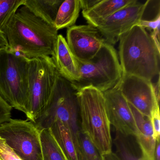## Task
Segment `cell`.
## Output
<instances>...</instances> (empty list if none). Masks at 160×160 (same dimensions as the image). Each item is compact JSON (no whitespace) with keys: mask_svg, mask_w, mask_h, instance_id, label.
Masks as SVG:
<instances>
[{"mask_svg":"<svg viewBox=\"0 0 160 160\" xmlns=\"http://www.w3.org/2000/svg\"><path fill=\"white\" fill-rule=\"evenodd\" d=\"M2 32L11 51L29 59L54 55L58 31L24 5L18 10Z\"/></svg>","mask_w":160,"mask_h":160,"instance_id":"1","label":"cell"},{"mask_svg":"<svg viewBox=\"0 0 160 160\" xmlns=\"http://www.w3.org/2000/svg\"><path fill=\"white\" fill-rule=\"evenodd\" d=\"M119 42L122 75L150 81L160 75V46L146 29L136 25L122 34Z\"/></svg>","mask_w":160,"mask_h":160,"instance_id":"2","label":"cell"},{"mask_svg":"<svg viewBox=\"0 0 160 160\" xmlns=\"http://www.w3.org/2000/svg\"><path fill=\"white\" fill-rule=\"evenodd\" d=\"M80 132L89 138L101 155L112 152L111 124L103 93L92 87L78 91Z\"/></svg>","mask_w":160,"mask_h":160,"instance_id":"3","label":"cell"},{"mask_svg":"<svg viewBox=\"0 0 160 160\" xmlns=\"http://www.w3.org/2000/svg\"><path fill=\"white\" fill-rule=\"evenodd\" d=\"M77 93L72 83L60 75L48 103L33 123L41 132L49 129L56 122H61L70 130L79 151L80 130Z\"/></svg>","mask_w":160,"mask_h":160,"instance_id":"4","label":"cell"},{"mask_svg":"<svg viewBox=\"0 0 160 160\" xmlns=\"http://www.w3.org/2000/svg\"><path fill=\"white\" fill-rule=\"evenodd\" d=\"M75 59L79 77L77 81L71 83L78 91L92 87L105 92L114 88L122 76L117 51L107 43L89 61L82 62Z\"/></svg>","mask_w":160,"mask_h":160,"instance_id":"5","label":"cell"},{"mask_svg":"<svg viewBox=\"0 0 160 160\" xmlns=\"http://www.w3.org/2000/svg\"><path fill=\"white\" fill-rule=\"evenodd\" d=\"M29 60L9 49L0 50V95L12 108L25 114Z\"/></svg>","mask_w":160,"mask_h":160,"instance_id":"6","label":"cell"},{"mask_svg":"<svg viewBox=\"0 0 160 160\" xmlns=\"http://www.w3.org/2000/svg\"><path fill=\"white\" fill-rule=\"evenodd\" d=\"M60 74L51 57L29 60L28 101L26 115L33 122L45 108Z\"/></svg>","mask_w":160,"mask_h":160,"instance_id":"7","label":"cell"},{"mask_svg":"<svg viewBox=\"0 0 160 160\" xmlns=\"http://www.w3.org/2000/svg\"><path fill=\"white\" fill-rule=\"evenodd\" d=\"M40 132L30 121L12 118L0 124V137L22 160H43Z\"/></svg>","mask_w":160,"mask_h":160,"instance_id":"8","label":"cell"},{"mask_svg":"<svg viewBox=\"0 0 160 160\" xmlns=\"http://www.w3.org/2000/svg\"><path fill=\"white\" fill-rule=\"evenodd\" d=\"M116 86L128 102L144 116L150 118L152 111L159 108L152 81L134 76L122 75Z\"/></svg>","mask_w":160,"mask_h":160,"instance_id":"9","label":"cell"},{"mask_svg":"<svg viewBox=\"0 0 160 160\" xmlns=\"http://www.w3.org/2000/svg\"><path fill=\"white\" fill-rule=\"evenodd\" d=\"M148 2L141 3L137 1L99 23L96 28L106 43L113 46L119 41L122 34L137 25L143 18Z\"/></svg>","mask_w":160,"mask_h":160,"instance_id":"10","label":"cell"},{"mask_svg":"<svg viewBox=\"0 0 160 160\" xmlns=\"http://www.w3.org/2000/svg\"><path fill=\"white\" fill-rule=\"evenodd\" d=\"M66 40L75 58L82 62L93 58L106 43L99 30L90 24L68 28Z\"/></svg>","mask_w":160,"mask_h":160,"instance_id":"11","label":"cell"},{"mask_svg":"<svg viewBox=\"0 0 160 160\" xmlns=\"http://www.w3.org/2000/svg\"><path fill=\"white\" fill-rule=\"evenodd\" d=\"M110 124L125 136H135L136 125L130 104L117 86L103 92Z\"/></svg>","mask_w":160,"mask_h":160,"instance_id":"12","label":"cell"},{"mask_svg":"<svg viewBox=\"0 0 160 160\" xmlns=\"http://www.w3.org/2000/svg\"><path fill=\"white\" fill-rule=\"evenodd\" d=\"M129 104L136 125L137 132L135 136L141 150V157L144 160H154L156 141L150 118L144 116Z\"/></svg>","mask_w":160,"mask_h":160,"instance_id":"13","label":"cell"},{"mask_svg":"<svg viewBox=\"0 0 160 160\" xmlns=\"http://www.w3.org/2000/svg\"><path fill=\"white\" fill-rule=\"evenodd\" d=\"M60 75L71 82L79 79V73L73 55L66 39L58 34L54 55L51 57Z\"/></svg>","mask_w":160,"mask_h":160,"instance_id":"14","label":"cell"},{"mask_svg":"<svg viewBox=\"0 0 160 160\" xmlns=\"http://www.w3.org/2000/svg\"><path fill=\"white\" fill-rule=\"evenodd\" d=\"M136 2L137 0H101L93 8L88 11H82V15L88 24L96 28L106 18Z\"/></svg>","mask_w":160,"mask_h":160,"instance_id":"15","label":"cell"},{"mask_svg":"<svg viewBox=\"0 0 160 160\" xmlns=\"http://www.w3.org/2000/svg\"><path fill=\"white\" fill-rule=\"evenodd\" d=\"M67 160H80L79 151L69 129L60 121L54 122L49 128Z\"/></svg>","mask_w":160,"mask_h":160,"instance_id":"16","label":"cell"},{"mask_svg":"<svg viewBox=\"0 0 160 160\" xmlns=\"http://www.w3.org/2000/svg\"><path fill=\"white\" fill-rule=\"evenodd\" d=\"M64 0H25L24 6L35 15L54 26L58 11Z\"/></svg>","mask_w":160,"mask_h":160,"instance_id":"17","label":"cell"},{"mask_svg":"<svg viewBox=\"0 0 160 160\" xmlns=\"http://www.w3.org/2000/svg\"><path fill=\"white\" fill-rule=\"evenodd\" d=\"M81 9L80 0H64L58 11L54 24L57 30L74 26Z\"/></svg>","mask_w":160,"mask_h":160,"instance_id":"18","label":"cell"},{"mask_svg":"<svg viewBox=\"0 0 160 160\" xmlns=\"http://www.w3.org/2000/svg\"><path fill=\"white\" fill-rule=\"evenodd\" d=\"M43 160H67L50 129H43L40 132Z\"/></svg>","mask_w":160,"mask_h":160,"instance_id":"19","label":"cell"},{"mask_svg":"<svg viewBox=\"0 0 160 160\" xmlns=\"http://www.w3.org/2000/svg\"><path fill=\"white\" fill-rule=\"evenodd\" d=\"M25 0H0V31L5 26L18 10L23 6Z\"/></svg>","mask_w":160,"mask_h":160,"instance_id":"20","label":"cell"},{"mask_svg":"<svg viewBox=\"0 0 160 160\" xmlns=\"http://www.w3.org/2000/svg\"><path fill=\"white\" fill-rule=\"evenodd\" d=\"M114 142L116 148L115 154L119 160H144L141 156L138 157L133 152L126 139V136L116 132Z\"/></svg>","mask_w":160,"mask_h":160,"instance_id":"21","label":"cell"},{"mask_svg":"<svg viewBox=\"0 0 160 160\" xmlns=\"http://www.w3.org/2000/svg\"><path fill=\"white\" fill-rule=\"evenodd\" d=\"M78 142L80 160H103L102 155L88 137L81 132Z\"/></svg>","mask_w":160,"mask_h":160,"instance_id":"22","label":"cell"},{"mask_svg":"<svg viewBox=\"0 0 160 160\" xmlns=\"http://www.w3.org/2000/svg\"><path fill=\"white\" fill-rule=\"evenodd\" d=\"M0 160H22L13 150L0 137Z\"/></svg>","mask_w":160,"mask_h":160,"instance_id":"23","label":"cell"},{"mask_svg":"<svg viewBox=\"0 0 160 160\" xmlns=\"http://www.w3.org/2000/svg\"><path fill=\"white\" fill-rule=\"evenodd\" d=\"M151 122L153 129V135L156 142L160 141V117L159 108H155L151 116Z\"/></svg>","mask_w":160,"mask_h":160,"instance_id":"24","label":"cell"},{"mask_svg":"<svg viewBox=\"0 0 160 160\" xmlns=\"http://www.w3.org/2000/svg\"><path fill=\"white\" fill-rule=\"evenodd\" d=\"M12 108L0 95V124L7 122L12 119Z\"/></svg>","mask_w":160,"mask_h":160,"instance_id":"25","label":"cell"},{"mask_svg":"<svg viewBox=\"0 0 160 160\" xmlns=\"http://www.w3.org/2000/svg\"><path fill=\"white\" fill-rule=\"evenodd\" d=\"M160 15L152 20H146L141 19L137 25L145 29H149L150 30L153 31L156 30L160 29Z\"/></svg>","mask_w":160,"mask_h":160,"instance_id":"26","label":"cell"},{"mask_svg":"<svg viewBox=\"0 0 160 160\" xmlns=\"http://www.w3.org/2000/svg\"><path fill=\"white\" fill-rule=\"evenodd\" d=\"M101 0H80L82 11H87L93 8L100 2Z\"/></svg>","mask_w":160,"mask_h":160,"instance_id":"27","label":"cell"},{"mask_svg":"<svg viewBox=\"0 0 160 160\" xmlns=\"http://www.w3.org/2000/svg\"><path fill=\"white\" fill-rule=\"evenodd\" d=\"M9 44L3 32L0 31V50L9 49Z\"/></svg>","mask_w":160,"mask_h":160,"instance_id":"28","label":"cell"},{"mask_svg":"<svg viewBox=\"0 0 160 160\" xmlns=\"http://www.w3.org/2000/svg\"><path fill=\"white\" fill-rule=\"evenodd\" d=\"M153 85L156 98L157 100L160 102V75L158 76V80L156 84H153Z\"/></svg>","mask_w":160,"mask_h":160,"instance_id":"29","label":"cell"},{"mask_svg":"<svg viewBox=\"0 0 160 160\" xmlns=\"http://www.w3.org/2000/svg\"><path fill=\"white\" fill-rule=\"evenodd\" d=\"M103 160H119L115 153L111 152L109 154L102 155Z\"/></svg>","mask_w":160,"mask_h":160,"instance_id":"30","label":"cell"},{"mask_svg":"<svg viewBox=\"0 0 160 160\" xmlns=\"http://www.w3.org/2000/svg\"><path fill=\"white\" fill-rule=\"evenodd\" d=\"M154 160H160V142H156L154 153Z\"/></svg>","mask_w":160,"mask_h":160,"instance_id":"31","label":"cell"}]
</instances>
